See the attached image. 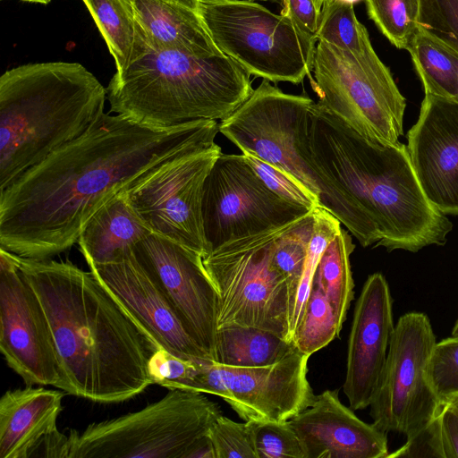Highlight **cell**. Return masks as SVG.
Wrapping results in <instances>:
<instances>
[{"label":"cell","mask_w":458,"mask_h":458,"mask_svg":"<svg viewBox=\"0 0 458 458\" xmlns=\"http://www.w3.org/2000/svg\"><path fill=\"white\" fill-rule=\"evenodd\" d=\"M218 131L215 120L152 128L101 114L81 136L0 190V248L33 259L67 250L112 196L164 162L215 144Z\"/></svg>","instance_id":"1"},{"label":"cell","mask_w":458,"mask_h":458,"mask_svg":"<svg viewBox=\"0 0 458 458\" xmlns=\"http://www.w3.org/2000/svg\"><path fill=\"white\" fill-rule=\"evenodd\" d=\"M51 327L61 369L57 388L97 403L131 399L152 381L157 344L92 271L18 256Z\"/></svg>","instance_id":"2"},{"label":"cell","mask_w":458,"mask_h":458,"mask_svg":"<svg viewBox=\"0 0 458 458\" xmlns=\"http://www.w3.org/2000/svg\"><path fill=\"white\" fill-rule=\"evenodd\" d=\"M308 142L317 166L378 229L376 247L417 252L445 243L453 224L425 195L403 143L366 138L316 102Z\"/></svg>","instance_id":"3"},{"label":"cell","mask_w":458,"mask_h":458,"mask_svg":"<svg viewBox=\"0 0 458 458\" xmlns=\"http://www.w3.org/2000/svg\"><path fill=\"white\" fill-rule=\"evenodd\" d=\"M106 89L82 64H29L0 77V190L81 136L104 113Z\"/></svg>","instance_id":"4"},{"label":"cell","mask_w":458,"mask_h":458,"mask_svg":"<svg viewBox=\"0 0 458 458\" xmlns=\"http://www.w3.org/2000/svg\"><path fill=\"white\" fill-rule=\"evenodd\" d=\"M250 74L224 53L150 47L106 88L110 111L152 128L224 120L253 92Z\"/></svg>","instance_id":"5"},{"label":"cell","mask_w":458,"mask_h":458,"mask_svg":"<svg viewBox=\"0 0 458 458\" xmlns=\"http://www.w3.org/2000/svg\"><path fill=\"white\" fill-rule=\"evenodd\" d=\"M267 80L253 90L219 132L238 147L288 173L318 199L322 208L347 227L362 247L381 234L359 204L312 160L308 142L309 114L314 101L307 95L283 92Z\"/></svg>","instance_id":"6"},{"label":"cell","mask_w":458,"mask_h":458,"mask_svg":"<svg viewBox=\"0 0 458 458\" xmlns=\"http://www.w3.org/2000/svg\"><path fill=\"white\" fill-rule=\"evenodd\" d=\"M220 415L203 393L169 389L138 411L71 429L69 458H186Z\"/></svg>","instance_id":"7"},{"label":"cell","mask_w":458,"mask_h":458,"mask_svg":"<svg viewBox=\"0 0 458 458\" xmlns=\"http://www.w3.org/2000/svg\"><path fill=\"white\" fill-rule=\"evenodd\" d=\"M290 225L233 239L203 258L218 293V330L256 327L292 343L289 284L274 261L275 242Z\"/></svg>","instance_id":"8"},{"label":"cell","mask_w":458,"mask_h":458,"mask_svg":"<svg viewBox=\"0 0 458 458\" xmlns=\"http://www.w3.org/2000/svg\"><path fill=\"white\" fill-rule=\"evenodd\" d=\"M318 103L361 135L394 144L406 101L374 48L360 55L318 41L309 77Z\"/></svg>","instance_id":"9"},{"label":"cell","mask_w":458,"mask_h":458,"mask_svg":"<svg viewBox=\"0 0 458 458\" xmlns=\"http://www.w3.org/2000/svg\"><path fill=\"white\" fill-rule=\"evenodd\" d=\"M199 12L215 46L250 75L293 84L310 76L286 16L250 0H199Z\"/></svg>","instance_id":"10"},{"label":"cell","mask_w":458,"mask_h":458,"mask_svg":"<svg viewBox=\"0 0 458 458\" xmlns=\"http://www.w3.org/2000/svg\"><path fill=\"white\" fill-rule=\"evenodd\" d=\"M309 358L296 349L276 363L259 367L193 360L185 377L169 389L219 396L245 421H286L315 400L307 378Z\"/></svg>","instance_id":"11"},{"label":"cell","mask_w":458,"mask_h":458,"mask_svg":"<svg viewBox=\"0 0 458 458\" xmlns=\"http://www.w3.org/2000/svg\"><path fill=\"white\" fill-rule=\"evenodd\" d=\"M436 336L422 312L403 315L395 324L386 362L370 407L373 425L411 437L435 419L443 403L429 379Z\"/></svg>","instance_id":"12"},{"label":"cell","mask_w":458,"mask_h":458,"mask_svg":"<svg viewBox=\"0 0 458 458\" xmlns=\"http://www.w3.org/2000/svg\"><path fill=\"white\" fill-rule=\"evenodd\" d=\"M313 210L274 193L243 154L221 153L203 187L202 221L208 254L233 239L294 223Z\"/></svg>","instance_id":"13"},{"label":"cell","mask_w":458,"mask_h":458,"mask_svg":"<svg viewBox=\"0 0 458 458\" xmlns=\"http://www.w3.org/2000/svg\"><path fill=\"white\" fill-rule=\"evenodd\" d=\"M221 153L215 143L179 155L126 190L130 202L153 233L203 258L208 254L202 221L203 187Z\"/></svg>","instance_id":"14"},{"label":"cell","mask_w":458,"mask_h":458,"mask_svg":"<svg viewBox=\"0 0 458 458\" xmlns=\"http://www.w3.org/2000/svg\"><path fill=\"white\" fill-rule=\"evenodd\" d=\"M0 351L26 386L61 380L55 343L46 312L22 276L18 256L0 248Z\"/></svg>","instance_id":"15"},{"label":"cell","mask_w":458,"mask_h":458,"mask_svg":"<svg viewBox=\"0 0 458 458\" xmlns=\"http://www.w3.org/2000/svg\"><path fill=\"white\" fill-rule=\"evenodd\" d=\"M133 253L188 334L216 362L218 293L203 257L153 233L136 244Z\"/></svg>","instance_id":"16"},{"label":"cell","mask_w":458,"mask_h":458,"mask_svg":"<svg viewBox=\"0 0 458 458\" xmlns=\"http://www.w3.org/2000/svg\"><path fill=\"white\" fill-rule=\"evenodd\" d=\"M89 267L158 349L184 360H211L188 334L133 250L116 261Z\"/></svg>","instance_id":"17"},{"label":"cell","mask_w":458,"mask_h":458,"mask_svg":"<svg viewBox=\"0 0 458 458\" xmlns=\"http://www.w3.org/2000/svg\"><path fill=\"white\" fill-rule=\"evenodd\" d=\"M407 140L428 200L445 216L458 215V102L425 94Z\"/></svg>","instance_id":"18"},{"label":"cell","mask_w":458,"mask_h":458,"mask_svg":"<svg viewBox=\"0 0 458 458\" xmlns=\"http://www.w3.org/2000/svg\"><path fill=\"white\" fill-rule=\"evenodd\" d=\"M395 324L393 299L381 273L370 275L356 301L348 341L344 393L350 407H369L377 389Z\"/></svg>","instance_id":"19"},{"label":"cell","mask_w":458,"mask_h":458,"mask_svg":"<svg viewBox=\"0 0 458 458\" xmlns=\"http://www.w3.org/2000/svg\"><path fill=\"white\" fill-rule=\"evenodd\" d=\"M338 392L323 391L288 420L307 458H386L387 433L360 420L342 403Z\"/></svg>","instance_id":"20"},{"label":"cell","mask_w":458,"mask_h":458,"mask_svg":"<svg viewBox=\"0 0 458 458\" xmlns=\"http://www.w3.org/2000/svg\"><path fill=\"white\" fill-rule=\"evenodd\" d=\"M63 390L26 386L6 391L0 399V458L37 457L58 431Z\"/></svg>","instance_id":"21"},{"label":"cell","mask_w":458,"mask_h":458,"mask_svg":"<svg viewBox=\"0 0 458 458\" xmlns=\"http://www.w3.org/2000/svg\"><path fill=\"white\" fill-rule=\"evenodd\" d=\"M199 0H132L136 19L154 50L174 48L195 55L222 53L199 12Z\"/></svg>","instance_id":"22"},{"label":"cell","mask_w":458,"mask_h":458,"mask_svg":"<svg viewBox=\"0 0 458 458\" xmlns=\"http://www.w3.org/2000/svg\"><path fill=\"white\" fill-rule=\"evenodd\" d=\"M151 233L124 190L112 196L89 217L77 243L88 265H103L131 252Z\"/></svg>","instance_id":"23"},{"label":"cell","mask_w":458,"mask_h":458,"mask_svg":"<svg viewBox=\"0 0 458 458\" xmlns=\"http://www.w3.org/2000/svg\"><path fill=\"white\" fill-rule=\"evenodd\" d=\"M82 1L114 59L117 72L148 50L149 45L136 19L132 0Z\"/></svg>","instance_id":"24"},{"label":"cell","mask_w":458,"mask_h":458,"mask_svg":"<svg viewBox=\"0 0 458 458\" xmlns=\"http://www.w3.org/2000/svg\"><path fill=\"white\" fill-rule=\"evenodd\" d=\"M296 350L293 343L267 330L249 327L219 329L216 362L235 367L276 363Z\"/></svg>","instance_id":"25"},{"label":"cell","mask_w":458,"mask_h":458,"mask_svg":"<svg viewBox=\"0 0 458 458\" xmlns=\"http://www.w3.org/2000/svg\"><path fill=\"white\" fill-rule=\"evenodd\" d=\"M354 248L350 234L341 228L321 253L313 278L331 304L341 330L354 293L350 265Z\"/></svg>","instance_id":"26"},{"label":"cell","mask_w":458,"mask_h":458,"mask_svg":"<svg viewBox=\"0 0 458 458\" xmlns=\"http://www.w3.org/2000/svg\"><path fill=\"white\" fill-rule=\"evenodd\" d=\"M407 50L425 94L456 100L458 71L452 49L420 27Z\"/></svg>","instance_id":"27"},{"label":"cell","mask_w":458,"mask_h":458,"mask_svg":"<svg viewBox=\"0 0 458 458\" xmlns=\"http://www.w3.org/2000/svg\"><path fill=\"white\" fill-rule=\"evenodd\" d=\"M318 41L354 55L373 48L369 33L361 24L353 4L340 0H325L320 12Z\"/></svg>","instance_id":"28"},{"label":"cell","mask_w":458,"mask_h":458,"mask_svg":"<svg viewBox=\"0 0 458 458\" xmlns=\"http://www.w3.org/2000/svg\"><path fill=\"white\" fill-rule=\"evenodd\" d=\"M340 332L331 304L312 283L303 314L293 334V345L310 357L338 337Z\"/></svg>","instance_id":"29"},{"label":"cell","mask_w":458,"mask_h":458,"mask_svg":"<svg viewBox=\"0 0 458 458\" xmlns=\"http://www.w3.org/2000/svg\"><path fill=\"white\" fill-rule=\"evenodd\" d=\"M314 233L311 237L303 270L290 306L289 326L291 340L306 306L311 290L315 270L321 253L341 230V222L322 208L313 210ZM293 343V342H292Z\"/></svg>","instance_id":"30"},{"label":"cell","mask_w":458,"mask_h":458,"mask_svg":"<svg viewBox=\"0 0 458 458\" xmlns=\"http://www.w3.org/2000/svg\"><path fill=\"white\" fill-rule=\"evenodd\" d=\"M369 18L399 49L407 50L418 32L420 0H365Z\"/></svg>","instance_id":"31"},{"label":"cell","mask_w":458,"mask_h":458,"mask_svg":"<svg viewBox=\"0 0 458 458\" xmlns=\"http://www.w3.org/2000/svg\"><path fill=\"white\" fill-rule=\"evenodd\" d=\"M314 222L312 211L287 226L275 242L274 261L288 282L290 306L303 270Z\"/></svg>","instance_id":"32"},{"label":"cell","mask_w":458,"mask_h":458,"mask_svg":"<svg viewBox=\"0 0 458 458\" xmlns=\"http://www.w3.org/2000/svg\"><path fill=\"white\" fill-rule=\"evenodd\" d=\"M256 458H307L289 421H246Z\"/></svg>","instance_id":"33"},{"label":"cell","mask_w":458,"mask_h":458,"mask_svg":"<svg viewBox=\"0 0 458 458\" xmlns=\"http://www.w3.org/2000/svg\"><path fill=\"white\" fill-rule=\"evenodd\" d=\"M431 385L441 401L458 395V336L437 342L428 367Z\"/></svg>","instance_id":"34"},{"label":"cell","mask_w":458,"mask_h":458,"mask_svg":"<svg viewBox=\"0 0 458 458\" xmlns=\"http://www.w3.org/2000/svg\"><path fill=\"white\" fill-rule=\"evenodd\" d=\"M419 26L458 53V0H420Z\"/></svg>","instance_id":"35"},{"label":"cell","mask_w":458,"mask_h":458,"mask_svg":"<svg viewBox=\"0 0 458 458\" xmlns=\"http://www.w3.org/2000/svg\"><path fill=\"white\" fill-rule=\"evenodd\" d=\"M243 155L259 178L274 193L290 203L311 210L319 208L316 196L293 175L253 155Z\"/></svg>","instance_id":"36"},{"label":"cell","mask_w":458,"mask_h":458,"mask_svg":"<svg viewBox=\"0 0 458 458\" xmlns=\"http://www.w3.org/2000/svg\"><path fill=\"white\" fill-rule=\"evenodd\" d=\"M216 458H256L248 423L220 415L208 432Z\"/></svg>","instance_id":"37"},{"label":"cell","mask_w":458,"mask_h":458,"mask_svg":"<svg viewBox=\"0 0 458 458\" xmlns=\"http://www.w3.org/2000/svg\"><path fill=\"white\" fill-rule=\"evenodd\" d=\"M282 4L281 14L290 20L297 31L305 59L311 72L318 44L321 10L314 0H282Z\"/></svg>","instance_id":"38"},{"label":"cell","mask_w":458,"mask_h":458,"mask_svg":"<svg viewBox=\"0 0 458 458\" xmlns=\"http://www.w3.org/2000/svg\"><path fill=\"white\" fill-rule=\"evenodd\" d=\"M388 457L445 458L439 416L437 415L424 428L407 437L405 444L396 451L388 454Z\"/></svg>","instance_id":"39"},{"label":"cell","mask_w":458,"mask_h":458,"mask_svg":"<svg viewBox=\"0 0 458 458\" xmlns=\"http://www.w3.org/2000/svg\"><path fill=\"white\" fill-rule=\"evenodd\" d=\"M438 416L445 458H458V413L443 403Z\"/></svg>","instance_id":"40"},{"label":"cell","mask_w":458,"mask_h":458,"mask_svg":"<svg viewBox=\"0 0 458 458\" xmlns=\"http://www.w3.org/2000/svg\"><path fill=\"white\" fill-rule=\"evenodd\" d=\"M186 458H216L213 443L208 436L199 438L190 448Z\"/></svg>","instance_id":"41"},{"label":"cell","mask_w":458,"mask_h":458,"mask_svg":"<svg viewBox=\"0 0 458 458\" xmlns=\"http://www.w3.org/2000/svg\"><path fill=\"white\" fill-rule=\"evenodd\" d=\"M445 403H447L458 413V395L447 400Z\"/></svg>","instance_id":"42"},{"label":"cell","mask_w":458,"mask_h":458,"mask_svg":"<svg viewBox=\"0 0 458 458\" xmlns=\"http://www.w3.org/2000/svg\"><path fill=\"white\" fill-rule=\"evenodd\" d=\"M21 1L29 2V3H36V4H48L51 2V0H21Z\"/></svg>","instance_id":"43"},{"label":"cell","mask_w":458,"mask_h":458,"mask_svg":"<svg viewBox=\"0 0 458 458\" xmlns=\"http://www.w3.org/2000/svg\"><path fill=\"white\" fill-rule=\"evenodd\" d=\"M452 335L458 336V319L455 321L453 327Z\"/></svg>","instance_id":"44"},{"label":"cell","mask_w":458,"mask_h":458,"mask_svg":"<svg viewBox=\"0 0 458 458\" xmlns=\"http://www.w3.org/2000/svg\"><path fill=\"white\" fill-rule=\"evenodd\" d=\"M446 46V45H445ZM452 49V48H451ZM453 53H454V58H455V63H456V66H457V71H458V53L452 49ZM458 102V97H457V99L455 100Z\"/></svg>","instance_id":"45"},{"label":"cell","mask_w":458,"mask_h":458,"mask_svg":"<svg viewBox=\"0 0 458 458\" xmlns=\"http://www.w3.org/2000/svg\"><path fill=\"white\" fill-rule=\"evenodd\" d=\"M318 7L321 10L325 0H314Z\"/></svg>","instance_id":"46"},{"label":"cell","mask_w":458,"mask_h":458,"mask_svg":"<svg viewBox=\"0 0 458 458\" xmlns=\"http://www.w3.org/2000/svg\"><path fill=\"white\" fill-rule=\"evenodd\" d=\"M340 1H343V2H345V3H349V4H355V3H358L361 0H340Z\"/></svg>","instance_id":"47"},{"label":"cell","mask_w":458,"mask_h":458,"mask_svg":"<svg viewBox=\"0 0 458 458\" xmlns=\"http://www.w3.org/2000/svg\"><path fill=\"white\" fill-rule=\"evenodd\" d=\"M263 1H267V0H263ZM273 1H276V2L282 3V0H273Z\"/></svg>","instance_id":"48"}]
</instances>
